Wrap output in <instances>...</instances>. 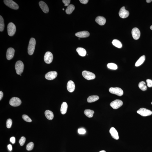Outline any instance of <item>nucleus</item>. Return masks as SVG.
Masks as SVG:
<instances>
[{"label":"nucleus","mask_w":152,"mask_h":152,"mask_svg":"<svg viewBox=\"0 0 152 152\" xmlns=\"http://www.w3.org/2000/svg\"><path fill=\"white\" fill-rule=\"evenodd\" d=\"M68 106L67 103L64 102L62 103L60 109L61 114L63 115L66 113Z\"/></svg>","instance_id":"20"},{"label":"nucleus","mask_w":152,"mask_h":152,"mask_svg":"<svg viewBox=\"0 0 152 152\" xmlns=\"http://www.w3.org/2000/svg\"><path fill=\"white\" fill-rule=\"evenodd\" d=\"M109 90L110 93L116 95L118 96H121L123 94V90L120 88L111 87L109 89Z\"/></svg>","instance_id":"5"},{"label":"nucleus","mask_w":152,"mask_h":152,"mask_svg":"<svg viewBox=\"0 0 152 152\" xmlns=\"http://www.w3.org/2000/svg\"><path fill=\"white\" fill-rule=\"evenodd\" d=\"M152 0H147L146 2L147 3H150L152 2Z\"/></svg>","instance_id":"42"},{"label":"nucleus","mask_w":152,"mask_h":152,"mask_svg":"<svg viewBox=\"0 0 152 152\" xmlns=\"http://www.w3.org/2000/svg\"><path fill=\"white\" fill-rule=\"evenodd\" d=\"M58 73L56 71H50L46 73L45 76V78L48 80H51L57 77Z\"/></svg>","instance_id":"11"},{"label":"nucleus","mask_w":152,"mask_h":152,"mask_svg":"<svg viewBox=\"0 0 152 152\" xmlns=\"http://www.w3.org/2000/svg\"><path fill=\"white\" fill-rule=\"evenodd\" d=\"M12 124V121L11 119H8L6 122V126L7 128H9L11 127Z\"/></svg>","instance_id":"33"},{"label":"nucleus","mask_w":152,"mask_h":152,"mask_svg":"<svg viewBox=\"0 0 152 152\" xmlns=\"http://www.w3.org/2000/svg\"><path fill=\"white\" fill-rule=\"evenodd\" d=\"M82 75L84 78L87 80L93 79L95 78V75L94 73L86 70L83 71Z\"/></svg>","instance_id":"7"},{"label":"nucleus","mask_w":152,"mask_h":152,"mask_svg":"<svg viewBox=\"0 0 152 152\" xmlns=\"http://www.w3.org/2000/svg\"><path fill=\"white\" fill-rule=\"evenodd\" d=\"M109 132L111 136L114 139L116 140H118L119 139V136L118 132L115 128L112 127L111 128Z\"/></svg>","instance_id":"17"},{"label":"nucleus","mask_w":152,"mask_h":152,"mask_svg":"<svg viewBox=\"0 0 152 152\" xmlns=\"http://www.w3.org/2000/svg\"><path fill=\"white\" fill-rule=\"evenodd\" d=\"M95 21L100 26H103L105 24L106 20L104 17L101 16L97 17L95 19Z\"/></svg>","instance_id":"19"},{"label":"nucleus","mask_w":152,"mask_h":152,"mask_svg":"<svg viewBox=\"0 0 152 152\" xmlns=\"http://www.w3.org/2000/svg\"><path fill=\"white\" fill-rule=\"evenodd\" d=\"M123 103L121 100H116L113 101L110 104V105L114 109H118L123 105Z\"/></svg>","instance_id":"9"},{"label":"nucleus","mask_w":152,"mask_h":152,"mask_svg":"<svg viewBox=\"0 0 152 152\" xmlns=\"http://www.w3.org/2000/svg\"><path fill=\"white\" fill-rule=\"evenodd\" d=\"M89 1L88 0H79L81 3L84 4H87Z\"/></svg>","instance_id":"39"},{"label":"nucleus","mask_w":152,"mask_h":152,"mask_svg":"<svg viewBox=\"0 0 152 152\" xmlns=\"http://www.w3.org/2000/svg\"><path fill=\"white\" fill-rule=\"evenodd\" d=\"M137 113L142 116L145 117L151 115L152 112L149 110L144 108H141L137 111Z\"/></svg>","instance_id":"6"},{"label":"nucleus","mask_w":152,"mask_h":152,"mask_svg":"<svg viewBox=\"0 0 152 152\" xmlns=\"http://www.w3.org/2000/svg\"><path fill=\"white\" fill-rule=\"evenodd\" d=\"M139 89L143 91H145L147 90V86L145 82L143 81H141L139 83L138 85Z\"/></svg>","instance_id":"28"},{"label":"nucleus","mask_w":152,"mask_h":152,"mask_svg":"<svg viewBox=\"0 0 152 152\" xmlns=\"http://www.w3.org/2000/svg\"><path fill=\"white\" fill-rule=\"evenodd\" d=\"M4 1L5 5L10 8L17 10L19 8L18 4L12 0H5Z\"/></svg>","instance_id":"4"},{"label":"nucleus","mask_w":152,"mask_h":152,"mask_svg":"<svg viewBox=\"0 0 152 152\" xmlns=\"http://www.w3.org/2000/svg\"><path fill=\"white\" fill-rule=\"evenodd\" d=\"M75 84L73 81L70 80L67 83V90L70 92L74 91L75 89Z\"/></svg>","instance_id":"18"},{"label":"nucleus","mask_w":152,"mask_h":152,"mask_svg":"<svg viewBox=\"0 0 152 152\" xmlns=\"http://www.w3.org/2000/svg\"><path fill=\"white\" fill-rule=\"evenodd\" d=\"M94 113V112L93 110L90 109L85 110L84 112V114L89 118L93 117Z\"/></svg>","instance_id":"25"},{"label":"nucleus","mask_w":152,"mask_h":152,"mask_svg":"<svg viewBox=\"0 0 152 152\" xmlns=\"http://www.w3.org/2000/svg\"><path fill=\"white\" fill-rule=\"evenodd\" d=\"M10 142L13 144H15V137H12L10 139Z\"/></svg>","instance_id":"38"},{"label":"nucleus","mask_w":152,"mask_h":152,"mask_svg":"<svg viewBox=\"0 0 152 152\" xmlns=\"http://www.w3.org/2000/svg\"><path fill=\"white\" fill-rule=\"evenodd\" d=\"M112 43L114 46L118 48H121L122 47L121 42L120 41L116 39H114Z\"/></svg>","instance_id":"27"},{"label":"nucleus","mask_w":152,"mask_h":152,"mask_svg":"<svg viewBox=\"0 0 152 152\" xmlns=\"http://www.w3.org/2000/svg\"><path fill=\"white\" fill-rule=\"evenodd\" d=\"M63 10H64V9H63Z\"/></svg>","instance_id":"45"},{"label":"nucleus","mask_w":152,"mask_h":152,"mask_svg":"<svg viewBox=\"0 0 152 152\" xmlns=\"http://www.w3.org/2000/svg\"><path fill=\"white\" fill-rule=\"evenodd\" d=\"M151 104L152 105V102L151 103Z\"/></svg>","instance_id":"46"},{"label":"nucleus","mask_w":152,"mask_h":152,"mask_svg":"<svg viewBox=\"0 0 152 152\" xmlns=\"http://www.w3.org/2000/svg\"><path fill=\"white\" fill-rule=\"evenodd\" d=\"M21 101L20 99L17 97H14L11 99L9 101V104L13 106H18L21 104Z\"/></svg>","instance_id":"8"},{"label":"nucleus","mask_w":152,"mask_h":152,"mask_svg":"<svg viewBox=\"0 0 152 152\" xmlns=\"http://www.w3.org/2000/svg\"><path fill=\"white\" fill-rule=\"evenodd\" d=\"M150 29H151V30H152V26H150Z\"/></svg>","instance_id":"44"},{"label":"nucleus","mask_w":152,"mask_h":152,"mask_svg":"<svg viewBox=\"0 0 152 152\" xmlns=\"http://www.w3.org/2000/svg\"><path fill=\"white\" fill-rule=\"evenodd\" d=\"M3 96V92L1 91H0V100H1Z\"/></svg>","instance_id":"41"},{"label":"nucleus","mask_w":152,"mask_h":152,"mask_svg":"<svg viewBox=\"0 0 152 152\" xmlns=\"http://www.w3.org/2000/svg\"><path fill=\"white\" fill-rule=\"evenodd\" d=\"M8 148L9 151H11L12 150V145L10 144H9L7 146Z\"/></svg>","instance_id":"40"},{"label":"nucleus","mask_w":152,"mask_h":152,"mask_svg":"<svg viewBox=\"0 0 152 152\" xmlns=\"http://www.w3.org/2000/svg\"><path fill=\"white\" fill-rule=\"evenodd\" d=\"M4 19L1 15L0 16V31L2 32L4 30Z\"/></svg>","instance_id":"29"},{"label":"nucleus","mask_w":152,"mask_h":152,"mask_svg":"<svg viewBox=\"0 0 152 152\" xmlns=\"http://www.w3.org/2000/svg\"><path fill=\"white\" fill-rule=\"evenodd\" d=\"M53 58V54L50 52H47L45 55L44 60L47 64H50L52 62Z\"/></svg>","instance_id":"10"},{"label":"nucleus","mask_w":152,"mask_h":152,"mask_svg":"<svg viewBox=\"0 0 152 152\" xmlns=\"http://www.w3.org/2000/svg\"><path fill=\"white\" fill-rule=\"evenodd\" d=\"M145 60V56L143 55L141 56L138 60L136 62L135 64V66L136 67H139L143 63Z\"/></svg>","instance_id":"24"},{"label":"nucleus","mask_w":152,"mask_h":152,"mask_svg":"<svg viewBox=\"0 0 152 152\" xmlns=\"http://www.w3.org/2000/svg\"><path fill=\"white\" fill-rule=\"evenodd\" d=\"M76 51L79 56L82 57L85 56L87 54V52L85 49L82 48H77L76 49Z\"/></svg>","instance_id":"22"},{"label":"nucleus","mask_w":152,"mask_h":152,"mask_svg":"<svg viewBox=\"0 0 152 152\" xmlns=\"http://www.w3.org/2000/svg\"><path fill=\"white\" fill-rule=\"evenodd\" d=\"M78 133L81 134H85L86 132L85 130L83 128H79L78 129Z\"/></svg>","instance_id":"35"},{"label":"nucleus","mask_w":152,"mask_h":152,"mask_svg":"<svg viewBox=\"0 0 152 152\" xmlns=\"http://www.w3.org/2000/svg\"><path fill=\"white\" fill-rule=\"evenodd\" d=\"M63 2L65 4V6H68L70 2V0H63Z\"/></svg>","instance_id":"37"},{"label":"nucleus","mask_w":152,"mask_h":152,"mask_svg":"<svg viewBox=\"0 0 152 152\" xmlns=\"http://www.w3.org/2000/svg\"><path fill=\"white\" fill-rule=\"evenodd\" d=\"M24 68V64L23 62L21 61H17L15 65V68L17 74L21 75L23 72Z\"/></svg>","instance_id":"2"},{"label":"nucleus","mask_w":152,"mask_h":152,"mask_svg":"<svg viewBox=\"0 0 152 152\" xmlns=\"http://www.w3.org/2000/svg\"><path fill=\"white\" fill-rule=\"evenodd\" d=\"M34 144L32 142H31L27 144L26 146V149L28 151H31L33 149Z\"/></svg>","instance_id":"31"},{"label":"nucleus","mask_w":152,"mask_h":152,"mask_svg":"<svg viewBox=\"0 0 152 152\" xmlns=\"http://www.w3.org/2000/svg\"><path fill=\"white\" fill-rule=\"evenodd\" d=\"M26 141V138L23 136V137H22L21 139H20L19 142L20 145L21 146H23V145H24Z\"/></svg>","instance_id":"34"},{"label":"nucleus","mask_w":152,"mask_h":152,"mask_svg":"<svg viewBox=\"0 0 152 152\" xmlns=\"http://www.w3.org/2000/svg\"><path fill=\"white\" fill-rule=\"evenodd\" d=\"M90 34L88 31H84L76 33L75 35L79 38H85L89 37Z\"/></svg>","instance_id":"16"},{"label":"nucleus","mask_w":152,"mask_h":152,"mask_svg":"<svg viewBox=\"0 0 152 152\" xmlns=\"http://www.w3.org/2000/svg\"><path fill=\"white\" fill-rule=\"evenodd\" d=\"M119 16L122 18H127L129 15V12L125 9V7H123L120 9L119 12Z\"/></svg>","instance_id":"12"},{"label":"nucleus","mask_w":152,"mask_h":152,"mask_svg":"<svg viewBox=\"0 0 152 152\" xmlns=\"http://www.w3.org/2000/svg\"><path fill=\"white\" fill-rule=\"evenodd\" d=\"M39 5L44 12L45 13H48L49 12V8L48 6L45 2L41 1L39 3Z\"/></svg>","instance_id":"15"},{"label":"nucleus","mask_w":152,"mask_h":152,"mask_svg":"<svg viewBox=\"0 0 152 152\" xmlns=\"http://www.w3.org/2000/svg\"><path fill=\"white\" fill-rule=\"evenodd\" d=\"M36 44L35 39L31 38L29 42L28 47V52L29 55H31L33 54Z\"/></svg>","instance_id":"1"},{"label":"nucleus","mask_w":152,"mask_h":152,"mask_svg":"<svg viewBox=\"0 0 152 152\" xmlns=\"http://www.w3.org/2000/svg\"><path fill=\"white\" fill-rule=\"evenodd\" d=\"M131 34L134 40H138L140 37V32L138 28H133L131 31Z\"/></svg>","instance_id":"13"},{"label":"nucleus","mask_w":152,"mask_h":152,"mask_svg":"<svg viewBox=\"0 0 152 152\" xmlns=\"http://www.w3.org/2000/svg\"><path fill=\"white\" fill-rule=\"evenodd\" d=\"M99 99V97L98 95H91L88 97L87 101L88 103H92L97 101Z\"/></svg>","instance_id":"23"},{"label":"nucleus","mask_w":152,"mask_h":152,"mask_svg":"<svg viewBox=\"0 0 152 152\" xmlns=\"http://www.w3.org/2000/svg\"><path fill=\"white\" fill-rule=\"evenodd\" d=\"M107 67L108 68L112 70H116L117 68V66L116 64L113 63H108Z\"/></svg>","instance_id":"30"},{"label":"nucleus","mask_w":152,"mask_h":152,"mask_svg":"<svg viewBox=\"0 0 152 152\" xmlns=\"http://www.w3.org/2000/svg\"><path fill=\"white\" fill-rule=\"evenodd\" d=\"M75 9V7L73 5L70 4L68 6L66 10V12L67 14L70 15L71 14Z\"/></svg>","instance_id":"26"},{"label":"nucleus","mask_w":152,"mask_h":152,"mask_svg":"<svg viewBox=\"0 0 152 152\" xmlns=\"http://www.w3.org/2000/svg\"><path fill=\"white\" fill-rule=\"evenodd\" d=\"M15 50L13 48H9L7 49L6 53V57L8 60H10L14 57Z\"/></svg>","instance_id":"14"},{"label":"nucleus","mask_w":152,"mask_h":152,"mask_svg":"<svg viewBox=\"0 0 152 152\" xmlns=\"http://www.w3.org/2000/svg\"><path fill=\"white\" fill-rule=\"evenodd\" d=\"M99 152H106L105 150H102V151H100Z\"/></svg>","instance_id":"43"},{"label":"nucleus","mask_w":152,"mask_h":152,"mask_svg":"<svg viewBox=\"0 0 152 152\" xmlns=\"http://www.w3.org/2000/svg\"><path fill=\"white\" fill-rule=\"evenodd\" d=\"M22 117L23 120L26 122H31L32 121L31 119L27 115L24 114L22 115Z\"/></svg>","instance_id":"32"},{"label":"nucleus","mask_w":152,"mask_h":152,"mask_svg":"<svg viewBox=\"0 0 152 152\" xmlns=\"http://www.w3.org/2000/svg\"><path fill=\"white\" fill-rule=\"evenodd\" d=\"M16 27L13 23L10 22L8 25L7 30L8 34L9 36H13L16 32Z\"/></svg>","instance_id":"3"},{"label":"nucleus","mask_w":152,"mask_h":152,"mask_svg":"<svg viewBox=\"0 0 152 152\" xmlns=\"http://www.w3.org/2000/svg\"><path fill=\"white\" fill-rule=\"evenodd\" d=\"M147 86L149 87H152V80L151 79H147L146 80Z\"/></svg>","instance_id":"36"},{"label":"nucleus","mask_w":152,"mask_h":152,"mask_svg":"<svg viewBox=\"0 0 152 152\" xmlns=\"http://www.w3.org/2000/svg\"><path fill=\"white\" fill-rule=\"evenodd\" d=\"M45 116L48 120H52L54 118V114L51 111L46 110L45 111Z\"/></svg>","instance_id":"21"}]
</instances>
